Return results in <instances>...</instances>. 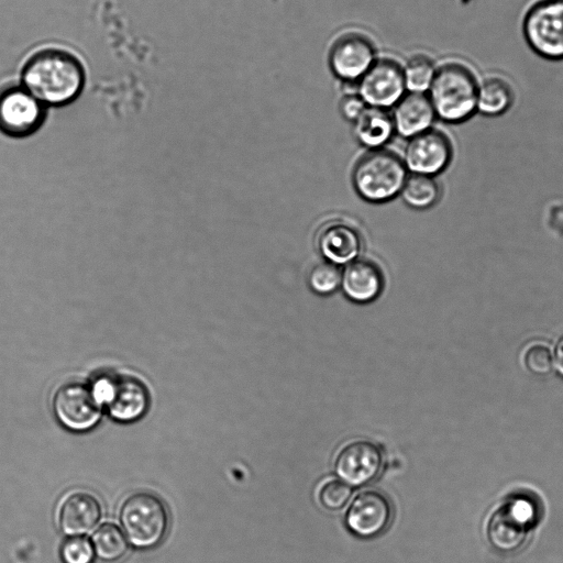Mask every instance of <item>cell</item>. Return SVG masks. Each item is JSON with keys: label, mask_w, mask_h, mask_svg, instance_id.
<instances>
[{"label": "cell", "mask_w": 563, "mask_h": 563, "mask_svg": "<svg viewBox=\"0 0 563 563\" xmlns=\"http://www.w3.org/2000/svg\"><path fill=\"white\" fill-rule=\"evenodd\" d=\"M523 364L526 368L536 375L549 374L553 366V353L542 342H532L523 351Z\"/></svg>", "instance_id": "25"}, {"label": "cell", "mask_w": 563, "mask_h": 563, "mask_svg": "<svg viewBox=\"0 0 563 563\" xmlns=\"http://www.w3.org/2000/svg\"><path fill=\"white\" fill-rule=\"evenodd\" d=\"M394 130L393 117L386 109L368 106L354 121L353 128L356 140L373 150L380 148L391 137Z\"/></svg>", "instance_id": "20"}, {"label": "cell", "mask_w": 563, "mask_h": 563, "mask_svg": "<svg viewBox=\"0 0 563 563\" xmlns=\"http://www.w3.org/2000/svg\"><path fill=\"white\" fill-rule=\"evenodd\" d=\"M45 115V104L22 85L0 89L1 133L12 137L31 135L41 128Z\"/></svg>", "instance_id": "7"}, {"label": "cell", "mask_w": 563, "mask_h": 563, "mask_svg": "<svg viewBox=\"0 0 563 563\" xmlns=\"http://www.w3.org/2000/svg\"><path fill=\"white\" fill-rule=\"evenodd\" d=\"M366 107L358 95H349L341 101L340 111L345 119L355 121Z\"/></svg>", "instance_id": "28"}, {"label": "cell", "mask_w": 563, "mask_h": 563, "mask_svg": "<svg viewBox=\"0 0 563 563\" xmlns=\"http://www.w3.org/2000/svg\"><path fill=\"white\" fill-rule=\"evenodd\" d=\"M376 59L373 42L366 35L357 32H350L338 37L329 53L332 73L345 81H358Z\"/></svg>", "instance_id": "11"}, {"label": "cell", "mask_w": 563, "mask_h": 563, "mask_svg": "<svg viewBox=\"0 0 563 563\" xmlns=\"http://www.w3.org/2000/svg\"><path fill=\"white\" fill-rule=\"evenodd\" d=\"M311 290L318 295L333 294L341 284V268L330 262H322L312 267L308 276Z\"/></svg>", "instance_id": "24"}, {"label": "cell", "mask_w": 563, "mask_h": 563, "mask_svg": "<svg viewBox=\"0 0 563 563\" xmlns=\"http://www.w3.org/2000/svg\"><path fill=\"white\" fill-rule=\"evenodd\" d=\"M335 472L352 486H362L374 481L383 467V454L373 442L356 440L344 445L335 459Z\"/></svg>", "instance_id": "12"}, {"label": "cell", "mask_w": 563, "mask_h": 563, "mask_svg": "<svg viewBox=\"0 0 563 563\" xmlns=\"http://www.w3.org/2000/svg\"><path fill=\"white\" fill-rule=\"evenodd\" d=\"M516 99L515 89L506 78L492 75L479 80L476 113L497 118L510 110Z\"/></svg>", "instance_id": "18"}, {"label": "cell", "mask_w": 563, "mask_h": 563, "mask_svg": "<svg viewBox=\"0 0 563 563\" xmlns=\"http://www.w3.org/2000/svg\"><path fill=\"white\" fill-rule=\"evenodd\" d=\"M402 67L406 88L413 92H427L437 71L434 62L424 54H417Z\"/></svg>", "instance_id": "23"}, {"label": "cell", "mask_w": 563, "mask_h": 563, "mask_svg": "<svg viewBox=\"0 0 563 563\" xmlns=\"http://www.w3.org/2000/svg\"><path fill=\"white\" fill-rule=\"evenodd\" d=\"M101 517V505L90 493L78 490L68 494L58 509L60 530L69 537L90 531Z\"/></svg>", "instance_id": "15"}, {"label": "cell", "mask_w": 563, "mask_h": 563, "mask_svg": "<svg viewBox=\"0 0 563 563\" xmlns=\"http://www.w3.org/2000/svg\"><path fill=\"white\" fill-rule=\"evenodd\" d=\"M404 161L380 148L364 155L353 170L357 194L371 202H384L400 194L407 179Z\"/></svg>", "instance_id": "3"}, {"label": "cell", "mask_w": 563, "mask_h": 563, "mask_svg": "<svg viewBox=\"0 0 563 563\" xmlns=\"http://www.w3.org/2000/svg\"><path fill=\"white\" fill-rule=\"evenodd\" d=\"M553 363L561 376H563V334L559 336L553 349Z\"/></svg>", "instance_id": "29"}, {"label": "cell", "mask_w": 563, "mask_h": 563, "mask_svg": "<svg viewBox=\"0 0 563 563\" xmlns=\"http://www.w3.org/2000/svg\"><path fill=\"white\" fill-rule=\"evenodd\" d=\"M527 45L548 60H563V0H538L522 19Z\"/></svg>", "instance_id": "5"}, {"label": "cell", "mask_w": 563, "mask_h": 563, "mask_svg": "<svg viewBox=\"0 0 563 563\" xmlns=\"http://www.w3.org/2000/svg\"><path fill=\"white\" fill-rule=\"evenodd\" d=\"M60 556L64 563H92L95 551L88 539L77 536L63 543Z\"/></svg>", "instance_id": "27"}, {"label": "cell", "mask_w": 563, "mask_h": 563, "mask_svg": "<svg viewBox=\"0 0 563 563\" xmlns=\"http://www.w3.org/2000/svg\"><path fill=\"white\" fill-rule=\"evenodd\" d=\"M91 543L95 554L106 562L118 561L128 550L124 534L113 523L101 525L95 531Z\"/></svg>", "instance_id": "22"}, {"label": "cell", "mask_w": 563, "mask_h": 563, "mask_svg": "<svg viewBox=\"0 0 563 563\" xmlns=\"http://www.w3.org/2000/svg\"><path fill=\"white\" fill-rule=\"evenodd\" d=\"M395 130L402 136L412 137L431 129L435 117L426 92L409 91L395 104Z\"/></svg>", "instance_id": "17"}, {"label": "cell", "mask_w": 563, "mask_h": 563, "mask_svg": "<svg viewBox=\"0 0 563 563\" xmlns=\"http://www.w3.org/2000/svg\"><path fill=\"white\" fill-rule=\"evenodd\" d=\"M352 489L342 481H329L319 490L320 504L329 510L341 509L350 499Z\"/></svg>", "instance_id": "26"}, {"label": "cell", "mask_w": 563, "mask_h": 563, "mask_svg": "<svg viewBox=\"0 0 563 563\" xmlns=\"http://www.w3.org/2000/svg\"><path fill=\"white\" fill-rule=\"evenodd\" d=\"M120 521L128 540L134 547L150 549L157 545L165 537L168 512L156 495L137 492L123 500Z\"/></svg>", "instance_id": "4"}, {"label": "cell", "mask_w": 563, "mask_h": 563, "mask_svg": "<svg viewBox=\"0 0 563 563\" xmlns=\"http://www.w3.org/2000/svg\"><path fill=\"white\" fill-rule=\"evenodd\" d=\"M383 286L382 271L369 260L356 258L341 269L340 288L353 302L368 303L375 300Z\"/></svg>", "instance_id": "14"}, {"label": "cell", "mask_w": 563, "mask_h": 563, "mask_svg": "<svg viewBox=\"0 0 563 563\" xmlns=\"http://www.w3.org/2000/svg\"><path fill=\"white\" fill-rule=\"evenodd\" d=\"M101 407L91 387L76 382L63 384L53 398L57 420L71 431L93 428L100 420Z\"/></svg>", "instance_id": "8"}, {"label": "cell", "mask_w": 563, "mask_h": 563, "mask_svg": "<svg viewBox=\"0 0 563 563\" xmlns=\"http://www.w3.org/2000/svg\"><path fill=\"white\" fill-rule=\"evenodd\" d=\"M357 95L368 107L387 109L405 95L404 67L393 58H378L358 80Z\"/></svg>", "instance_id": "9"}, {"label": "cell", "mask_w": 563, "mask_h": 563, "mask_svg": "<svg viewBox=\"0 0 563 563\" xmlns=\"http://www.w3.org/2000/svg\"><path fill=\"white\" fill-rule=\"evenodd\" d=\"M22 86L43 104L64 106L82 90L81 63L62 49H45L31 56L22 68Z\"/></svg>", "instance_id": "1"}, {"label": "cell", "mask_w": 563, "mask_h": 563, "mask_svg": "<svg viewBox=\"0 0 563 563\" xmlns=\"http://www.w3.org/2000/svg\"><path fill=\"white\" fill-rule=\"evenodd\" d=\"M479 80L465 63L450 60L437 67L427 91L435 117L448 123H463L476 113Z\"/></svg>", "instance_id": "2"}, {"label": "cell", "mask_w": 563, "mask_h": 563, "mask_svg": "<svg viewBox=\"0 0 563 563\" xmlns=\"http://www.w3.org/2000/svg\"><path fill=\"white\" fill-rule=\"evenodd\" d=\"M318 246L327 262L338 266L358 258L362 250V239L353 227L336 222L325 225L318 238Z\"/></svg>", "instance_id": "16"}, {"label": "cell", "mask_w": 563, "mask_h": 563, "mask_svg": "<svg viewBox=\"0 0 563 563\" xmlns=\"http://www.w3.org/2000/svg\"><path fill=\"white\" fill-rule=\"evenodd\" d=\"M528 529L529 527L504 505L490 519L488 539L496 550L510 553L525 543Z\"/></svg>", "instance_id": "19"}, {"label": "cell", "mask_w": 563, "mask_h": 563, "mask_svg": "<svg viewBox=\"0 0 563 563\" xmlns=\"http://www.w3.org/2000/svg\"><path fill=\"white\" fill-rule=\"evenodd\" d=\"M400 194L408 206L427 209L438 202L440 186L433 176L411 173L407 176Z\"/></svg>", "instance_id": "21"}, {"label": "cell", "mask_w": 563, "mask_h": 563, "mask_svg": "<svg viewBox=\"0 0 563 563\" xmlns=\"http://www.w3.org/2000/svg\"><path fill=\"white\" fill-rule=\"evenodd\" d=\"M390 519L391 506L387 497L377 490H365L351 504L345 521L354 534L373 538L388 527Z\"/></svg>", "instance_id": "13"}, {"label": "cell", "mask_w": 563, "mask_h": 563, "mask_svg": "<svg viewBox=\"0 0 563 563\" xmlns=\"http://www.w3.org/2000/svg\"><path fill=\"white\" fill-rule=\"evenodd\" d=\"M91 389L110 416L121 422L140 419L150 405L146 387L131 376H103L93 383Z\"/></svg>", "instance_id": "6"}, {"label": "cell", "mask_w": 563, "mask_h": 563, "mask_svg": "<svg viewBox=\"0 0 563 563\" xmlns=\"http://www.w3.org/2000/svg\"><path fill=\"white\" fill-rule=\"evenodd\" d=\"M453 146L440 130L429 129L410 137L404 152V164L413 174L435 176L451 163Z\"/></svg>", "instance_id": "10"}]
</instances>
